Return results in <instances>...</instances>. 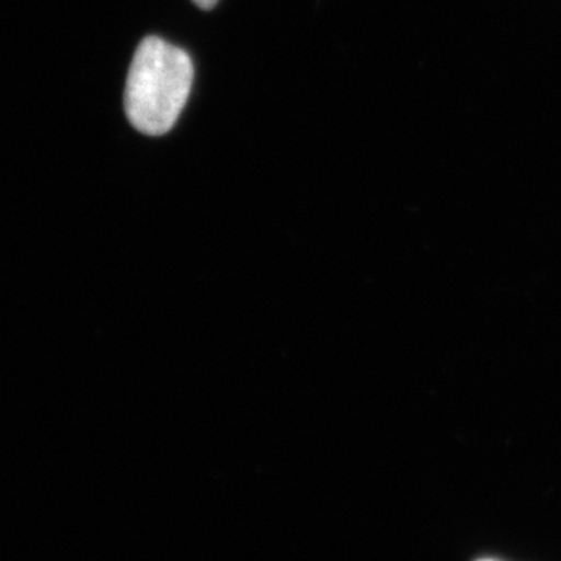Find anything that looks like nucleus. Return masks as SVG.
I'll use <instances>...</instances> for the list:
<instances>
[{
    "label": "nucleus",
    "instance_id": "f257e3e1",
    "mask_svg": "<svg viewBox=\"0 0 561 561\" xmlns=\"http://www.w3.org/2000/svg\"><path fill=\"white\" fill-rule=\"evenodd\" d=\"M195 68L190 55L164 38L138 44L124 91L126 117L149 137L170 133L186 106Z\"/></svg>",
    "mask_w": 561,
    "mask_h": 561
},
{
    "label": "nucleus",
    "instance_id": "7ed1b4c3",
    "mask_svg": "<svg viewBox=\"0 0 561 561\" xmlns=\"http://www.w3.org/2000/svg\"><path fill=\"white\" fill-rule=\"evenodd\" d=\"M482 561H491V560H482Z\"/></svg>",
    "mask_w": 561,
    "mask_h": 561
},
{
    "label": "nucleus",
    "instance_id": "f03ea898",
    "mask_svg": "<svg viewBox=\"0 0 561 561\" xmlns=\"http://www.w3.org/2000/svg\"><path fill=\"white\" fill-rule=\"evenodd\" d=\"M193 4L198 5L201 10H213L218 4V0H193Z\"/></svg>",
    "mask_w": 561,
    "mask_h": 561
}]
</instances>
